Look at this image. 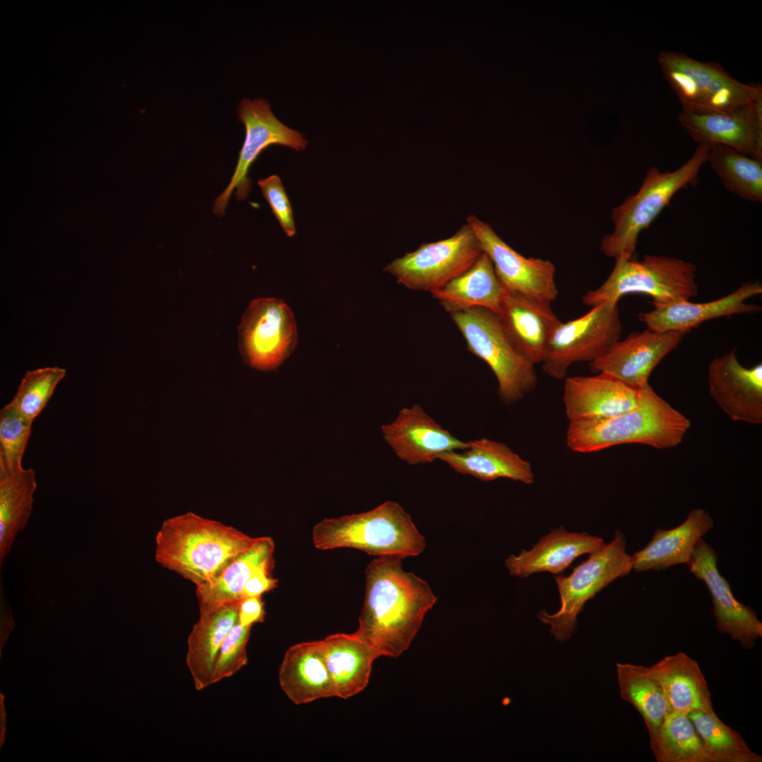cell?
Listing matches in <instances>:
<instances>
[{
    "label": "cell",
    "instance_id": "6da1fadb",
    "mask_svg": "<svg viewBox=\"0 0 762 762\" xmlns=\"http://www.w3.org/2000/svg\"><path fill=\"white\" fill-rule=\"evenodd\" d=\"M402 560L378 557L365 571V598L355 634L378 658H397L406 651L437 602L425 581L404 570Z\"/></svg>",
    "mask_w": 762,
    "mask_h": 762
},
{
    "label": "cell",
    "instance_id": "7a4b0ae2",
    "mask_svg": "<svg viewBox=\"0 0 762 762\" xmlns=\"http://www.w3.org/2000/svg\"><path fill=\"white\" fill-rule=\"evenodd\" d=\"M256 538L193 512L165 520L155 537V557L163 567L196 588L214 581Z\"/></svg>",
    "mask_w": 762,
    "mask_h": 762
},
{
    "label": "cell",
    "instance_id": "3957f363",
    "mask_svg": "<svg viewBox=\"0 0 762 762\" xmlns=\"http://www.w3.org/2000/svg\"><path fill=\"white\" fill-rule=\"evenodd\" d=\"M690 421L656 394L648 383L639 388L635 406L620 414L570 421L568 447L580 453L597 452L622 444H642L669 449L680 444Z\"/></svg>",
    "mask_w": 762,
    "mask_h": 762
},
{
    "label": "cell",
    "instance_id": "277c9868",
    "mask_svg": "<svg viewBox=\"0 0 762 762\" xmlns=\"http://www.w3.org/2000/svg\"><path fill=\"white\" fill-rule=\"evenodd\" d=\"M312 540L321 550L349 548L403 559L419 555L426 545L410 515L393 501L365 512L324 519L314 526Z\"/></svg>",
    "mask_w": 762,
    "mask_h": 762
},
{
    "label": "cell",
    "instance_id": "5b68a950",
    "mask_svg": "<svg viewBox=\"0 0 762 762\" xmlns=\"http://www.w3.org/2000/svg\"><path fill=\"white\" fill-rule=\"evenodd\" d=\"M709 150L710 146L698 145L690 158L673 171L650 167L636 193L612 209L613 231L601 239V252L615 259L633 258L640 234L669 205L677 192L697 182Z\"/></svg>",
    "mask_w": 762,
    "mask_h": 762
},
{
    "label": "cell",
    "instance_id": "8992f818",
    "mask_svg": "<svg viewBox=\"0 0 762 762\" xmlns=\"http://www.w3.org/2000/svg\"><path fill=\"white\" fill-rule=\"evenodd\" d=\"M629 294L650 296L653 307L690 300L698 294L696 267L676 257L646 255L641 260L634 257L618 258L607 279L599 287L587 291L583 303L595 306L605 302L618 303Z\"/></svg>",
    "mask_w": 762,
    "mask_h": 762
},
{
    "label": "cell",
    "instance_id": "52a82bcc",
    "mask_svg": "<svg viewBox=\"0 0 762 762\" xmlns=\"http://www.w3.org/2000/svg\"><path fill=\"white\" fill-rule=\"evenodd\" d=\"M464 337L468 350L492 370L501 400L513 404L536 386L534 364L516 350L499 318L484 308H471L450 314Z\"/></svg>",
    "mask_w": 762,
    "mask_h": 762
},
{
    "label": "cell",
    "instance_id": "ba28073f",
    "mask_svg": "<svg viewBox=\"0 0 762 762\" xmlns=\"http://www.w3.org/2000/svg\"><path fill=\"white\" fill-rule=\"evenodd\" d=\"M623 533L616 531L613 539L573 569L569 576H556L560 607L554 614L540 610L538 617L550 627L556 640L570 639L576 630L577 617L585 603L617 578L633 570L631 555L626 552Z\"/></svg>",
    "mask_w": 762,
    "mask_h": 762
},
{
    "label": "cell",
    "instance_id": "9c48e42d",
    "mask_svg": "<svg viewBox=\"0 0 762 762\" xmlns=\"http://www.w3.org/2000/svg\"><path fill=\"white\" fill-rule=\"evenodd\" d=\"M658 62L682 107L721 109L762 100L761 85L736 80L715 62L667 51L659 52Z\"/></svg>",
    "mask_w": 762,
    "mask_h": 762
},
{
    "label": "cell",
    "instance_id": "30bf717a",
    "mask_svg": "<svg viewBox=\"0 0 762 762\" xmlns=\"http://www.w3.org/2000/svg\"><path fill=\"white\" fill-rule=\"evenodd\" d=\"M621 332L618 303L593 306L585 315L555 327L545 347L543 370L552 378L563 379L572 364L591 363L605 355L620 340Z\"/></svg>",
    "mask_w": 762,
    "mask_h": 762
},
{
    "label": "cell",
    "instance_id": "8fae6325",
    "mask_svg": "<svg viewBox=\"0 0 762 762\" xmlns=\"http://www.w3.org/2000/svg\"><path fill=\"white\" fill-rule=\"evenodd\" d=\"M483 253L475 232L466 223L452 236L423 243L394 259L384 271L409 289L432 293L466 272Z\"/></svg>",
    "mask_w": 762,
    "mask_h": 762
},
{
    "label": "cell",
    "instance_id": "7c38bea8",
    "mask_svg": "<svg viewBox=\"0 0 762 762\" xmlns=\"http://www.w3.org/2000/svg\"><path fill=\"white\" fill-rule=\"evenodd\" d=\"M238 347L248 366L261 370L277 369L297 344L296 324L290 308L282 300H253L238 327Z\"/></svg>",
    "mask_w": 762,
    "mask_h": 762
},
{
    "label": "cell",
    "instance_id": "4fadbf2b",
    "mask_svg": "<svg viewBox=\"0 0 762 762\" xmlns=\"http://www.w3.org/2000/svg\"><path fill=\"white\" fill-rule=\"evenodd\" d=\"M236 112L239 121L245 126L246 136L231 181L215 199L213 212L217 216L224 214L233 192L236 200L243 201L248 197L252 188L251 181L248 177L249 169L267 147L279 145L299 151L306 149L308 144L301 133L277 119L265 99L244 98Z\"/></svg>",
    "mask_w": 762,
    "mask_h": 762
},
{
    "label": "cell",
    "instance_id": "5bb4252c",
    "mask_svg": "<svg viewBox=\"0 0 762 762\" xmlns=\"http://www.w3.org/2000/svg\"><path fill=\"white\" fill-rule=\"evenodd\" d=\"M678 121L698 145H725L762 160V100L721 109L684 107Z\"/></svg>",
    "mask_w": 762,
    "mask_h": 762
},
{
    "label": "cell",
    "instance_id": "9a60e30c",
    "mask_svg": "<svg viewBox=\"0 0 762 762\" xmlns=\"http://www.w3.org/2000/svg\"><path fill=\"white\" fill-rule=\"evenodd\" d=\"M466 223L475 232L483 251L492 260L495 273L507 291L548 303L557 298L558 290L552 262L521 255L503 241L489 224L475 215H469Z\"/></svg>",
    "mask_w": 762,
    "mask_h": 762
},
{
    "label": "cell",
    "instance_id": "2e32d148",
    "mask_svg": "<svg viewBox=\"0 0 762 762\" xmlns=\"http://www.w3.org/2000/svg\"><path fill=\"white\" fill-rule=\"evenodd\" d=\"M715 550L701 538L687 565L696 578L704 582L710 594L717 629L749 649L762 636V622L749 606L737 600L729 582L718 569Z\"/></svg>",
    "mask_w": 762,
    "mask_h": 762
},
{
    "label": "cell",
    "instance_id": "e0dca14e",
    "mask_svg": "<svg viewBox=\"0 0 762 762\" xmlns=\"http://www.w3.org/2000/svg\"><path fill=\"white\" fill-rule=\"evenodd\" d=\"M710 397L734 421L762 423V363L742 365L732 349L708 368Z\"/></svg>",
    "mask_w": 762,
    "mask_h": 762
},
{
    "label": "cell",
    "instance_id": "ac0fdd59",
    "mask_svg": "<svg viewBox=\"0 0 762 762\" xmlns=\"http://www.w3.org/2000/svg\"><path fill=\"white\" fill-rule=\"evenodd\" d=\"M684 334L647 329L619 340L605 355L589 363L591 370L604 373L636 388L648 383L658 364L682 342Z\"/></svg>",
    "mask_w": 762,
    "mask_h": 762
},
{
    "label": "cell",
    "instance_id": "d6986e66",
    "mask_svg": "<svg viewBox=\"0 0 762 762\" xmlns=\"http://www.w3.org/2000/svg\"><path fill=\"white\" fill-rule=\"evenodd\" d=\"M381 430L397 456L411 465L431 463L443 452L468 447V442L453 436L418 404L403 408L396 419Z\"/></svg>",
    "mask_w": 762,
    "mask_h": 762
},
{
    "label": "cell",
    "instance_id": "ffe728a7",
    "mask_svg": "<svg viewBox=\"0 0 762 762\" xmlns=\"http://www.w3.org/2000/svg\"><path fill=\"white\" fill-rule=\"evenodd\" d=\"M761 294L762 285L760 282H746L733 292L716 300L704 303L680 301L653 307V310L639 314V318L647 329L685 334L712 319L761 311V306L747 303L746 301Z\"/></svg>",
    "mask_w": 762,
    "mask_h": 762
},
{
    "label": "cell",
    "instance_id": "44dd1931",
    "mask_svg": "<svg viewBox=\"0 0 762 762\" xmlns=\"http://www.w3.org/2000/svg\"><path fill=\"white\" fill-rule=\"evenodd\" d=\"M639 388L604 373L567 377L563 402L570 421L605 418L633 409Z\"/></svg>",
    "mask_w": 762,
    "mask_h": 762
},
{
    "label": "cell",
    "instance_id": "7402d4cb",
    "mask_svg": "<svg viewBox=\"0 0 762 762\" xmlns=\"http://www.w3.org/2000/svg\"><path fill=\"white\" fill-rule=\"evenodd\" d=\"M550 304L508 291L496 313L518 352L534 365L542 362L549 338L561 322Z\"/></svg>",
    "mask_w": 762,
    "mask_h": 762
},
{
    "label": "cell",
    "instance_id": "603a6c76",
    "mask_svg": "<svg viewBox=\"0 0 762 762\" xmlns=\"http://www.w3.org/2000/svg\"><path fill=\"white\" fill-rule=\"evenodd\" d=\"M200 617L187 641L186 663L198 691L211 685L219 650L238 622L239 603H199Z\"/></svg>",
    "mask_w": 762,
    "mask_h": 762
},
{
    "label": "cell",
    "instance_id": "cb8c5ba5",
    "mask_svg": "<svg viewBox=\"0 0 762 762\" xmlns=\"http://www.w3.org/2000/svg\"><path fill=\"white\" fill-rule=\"evenodd\" d=\"M603 538L587 533L569 532L562 526L542 537L529 550L511 555L504 561L510 575L527 577L535 573H562L578 557L605 545Z\"/></svg>",
    "mask_w": 762,
    "mask_h": 762
},
{
    "label": "cell",
    "instance_id": "d4e9b609",
    "mask_svg": "<svg viewBox=\"0 0 762 762\" xmlns=\"http://www.w3.org/2000/svg\"><path fill=\"white\" fill-rule=\"evenodd\" d=\"M279 682L282 691L295 704L335 696L322 640L291 646L281 663Z\"/></svg>",
    "mask_w": 762,
    "mask_h": 762
},
{
    "label": "cell",
    "instance_id": "484cf974",
    "mask_svg": "<svg viewBox=\"0 0 762 762\" xmlns=\"http://www.w3.org/2000/svg\"><path fill=\"white\" fill-rule=\"evenodd\" d=\"M713 527V519L708 512L692 509L679 526L656 529L648 545L631 555L633 569L636 572L660 571L679 564L688 565L696 543Z\"/></svg>",
    "mask_w": 762,
    "mask_h": 762
},
{
    "label": "cell",
    "instance_id": "4316f807",
    "mask_svg": "<svg viewBox=\"0 0 762 762\" xmlns=\"http://www.w3.org/2000/svg\"><path fill=\"white\" fill-rule=\"evenodd\" d=\"M442 453L438 459L456 472L483 481L507 478L531 484L534 474L529 461L502 442L481 438L468 442L467 448Z\"/></svg>",
    "mask_w": 762,
    "mask_h": 762
},
{
    "label": "cell",
    "instance_id": "83f0119b",
    "mask_svg": "<svg viewBox=\"0 0 762 762\" xmlns=\"http://www.w3.org/2000/svg\"><path fill=\"white\" fill-rule=\"evenodd\" d=\"M507 293L483 252L466 272L431 294L450 315L475 307L497 313Z\"/></svg>",
    "mask_w": 762,
    "mask_h": 762
},
{
    "label": "cell",
    "instance_id": "f1b7e54d",
    "mask_svg": "<svg viewBox=\"0 0 762 762\" xmlns=\"http://www.w3.org/2000/svg\"><path fill=\"white\" fill-rule=\"evenodd\" d=\"M651 667L663 686L670 713L714 710L705 677L698 663L687 654L665 656Z\"/></svg>",
    "mask_w": 762,
    "mask_h": 762
},
{
    "label": "cell",
    "instance_id": "f546056e",
    "mask_svg": "<svg viewBox=\"0 0 762 762\" xmlns=\"http://www.w3.org/2000/svg\"><path fill=\"white\" fill-rule=\"evenodd\" d=\"M322 641L335 696L346 699L363 691L376 653L355 632L331 634Z\"/></svg>",
    "mask_w": 762,
    "mask_h": 762
},
{
    "label": "cell",
    "instance_id": "4dcf8cb0",
    "mask_svg": "<svg viewBox=\"0 0 762 762\" xmlns=\"http://www.w3.org/2000/svg\"><path fill=\"white\" fill-rule=\"evenodd\" d=\"M274 552L272 538L256 537L253 544L237 555L214 581L196 588L199 603H240L245 583L258 567L274 559Z\"/></svg>",
    "mask_w": 762,
    "mask_h": 762
},
{
    "label": "cell",
    "instance_id": "1f68e13d",
    "mask_svg": "<svg viewBox=\"0 0 762 762\" xmlns=\"http://www.w3.org/2000/svg\"><path fill=\"white\" fill-rule=\"evenodd\" d=\"M621 698L642 716L648 734L656 731L670 713L663 686L651 667L617 663Z\"/></svg>",
    "mask_w": 762,
    "mask_h": 762
},
{
    "label": "cell",
    "instance_id": "d6a6232c",
    "mask_svg": "<svg viewBox=\"0 0 762 762\" xmlns=\"http://www.w3.org/2000/svg\"><path fill=\"white\" fill-rule=\"evenodd\" d=\"M37 488L35 471L21 470L0 476V567L11 550L16 534L31 515Z\"/></svg>",
    "mask_w": 762,
    "mask_h": 762
},
{
    "label": "cell",
    "instance_id": "836d02e7",
    "mask_svg": "<svg viewBox=\"0 0 762 762\" xmlns=\"http://www.w3.org/2000/svg\"><path fill=\"white\" fill-rule=\"evenodd\" d=\"M707 162L729 191L746 201H762V160L715 145L710 147Z\"/></svg>",
    "mask_w": 762,
    "mask_h": 762
},
{
    "label": "cell",
    "instance_id": "e575fe53",
    "mask_svg": "<svg viewBox=\"0 0 762 762\" xmlns=\"http://www.w3.org/2000/svg\"><path fill=\"white\" fill-rule=\"evenodd\" d=\"M649 737L658 762H711L688 714L669 713Z\"/></svg>",
    "mask_w": 762,
    "mask_h": 762
},
{
    "label": "cell",
    "instance_id": "d590c367",
    "mask_svg": "<svg viewBox=\"0 0 762 762\" xmlns=\"http://www.w3.org/2000/svg\"><path fill=\"white\" fill-rule=\"evenodd\" d=\"M711 762H761L742 736L725 725L715 711L697 710L688 714Z\"/></svg>",
    "mask_w": 762,
    "mask_h": 762
},
{
    "label": "cell",
    "instance_id": "8d00e7d4",
    "mask_svg": "<svg viewBox=\"0 0 762 762\" xmlns=\"http://www.w3.org/2000/svg\"><path fill=\"white\" fill-rule=\"evenodd\" d=\"M66 373L65 369L57 366L27 371L8 404L22 418L32 423L47 406Z\"/></svg>",
    "mask_w": 762,
    "mask_h": 762
},
{
    "label": "cell",
    "instance_id": "74e56055",
    "mask_svg": "<svg viewBox=\"0 0 762 762\" xmlns=\"http://www.w3.org/2000/svg\"><path fill=\"white\" fill-rule=\"evenodd\" d=\"M32 422L8 404L0 411V476L23 468L22 459L32 432Z\"/></svg>",
    "mask_w": 762,
    "mask_h": 762
},
{
    "label": "cell",
    "instance_id": "f35d334b",
    "mask_svg": "<svg viewBox=\"0 0 762 762\" xmlns=\"http://www.w3.org/2000/svg\"><path fill=\"white\" fill-rule=\"evenodd\" d=\"M252 627L237 622L224 640L214 665L211 685L229 678L248 663L246 646Z\"/></svg>",
    "mask_w": 762,
    "mask_h": 762
},
{
    "label": "cell",
    "instance_id": "ab89813d",
    "mask_svg": "<svg viewBox=\"0 0 762 762\" xmlns=\"http://www.w3.org/2000/svg\"><path fill=\"white\" fill-rule=\"evenodd\" d=\"M258 185L286 234L289 237L294 236L296 229L293 211L280 178L277 175H272L260 179Z\"/></svg>",
    "mask_w": 762,
    "mask_h": 762
},
{
    "label": "cell",
    "instance_id": "60d3db41",
    "mask_svg": "<svg viewBox=\"0 0 762 762\" xmlns=\"http://www.w3.org/2000/svg\"><path fill=\"white\" fill-rule=\"evenodd\" d=\"M274 559L258 567L244 585L242 600L249 597L261 596L262 594L277 587V580L272 575Z\"/></svg>",
    "mask_w": 762,
    "mask_h": 762
},
{
    "label": "cell",
    "instance_id": "b9f144b4",
    "mask_svg": "<svg viewBox=\"0 0 762 762\" xmlns=\"http://www.w3.org/2000/svg\"><path fill=\"white\" fill-rule=\"evenodd\" d=\"M265 612L261 596L249 597L239 603L238 622L244 627L264 622Z\"/></svg>",
    "mask_w": 762,
    "mask_h": 762
}]
</instances>
